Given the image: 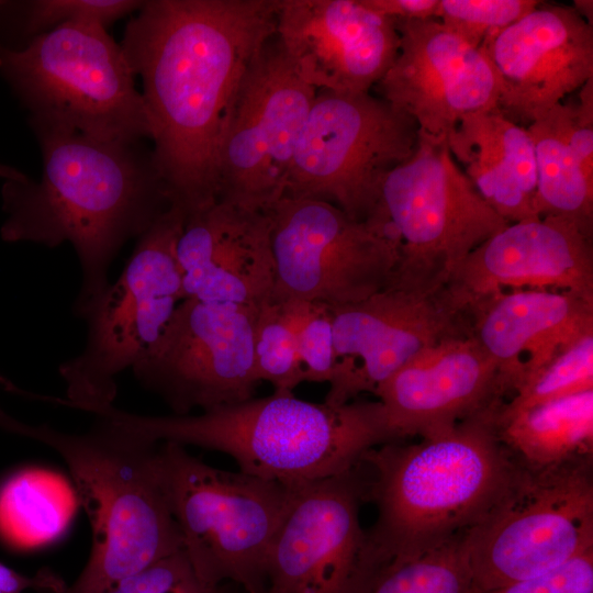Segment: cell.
I'll return each instance as SVG.
<instances>
[{"label": "cell", "mask_w": 593, "mask_h": 593, "mask_svg": "<svg viewBox=\"0 0 593 593\" xmlns=\"http://www.w3.org/2000/svg\"><path fill=\"white\" fill-rule=\"evenodd\" d=\"M278 0H149L122 49L172 205L186 217L217 200L216 157L242 80L275 34Z\"/></svg>", "instance_id": "obj_1"}, {"label": "cell", "mask_w": 593, "mask_h": 593, "mask_svg": "<svg viewBox=\"0 0 593 593\" xmlns=\"http://www.w3.org/2000/svg\"><path fill=\"white\" fill-rule=\"evenodd\" d=\"M30 125L42 150V176L4 181L8 216L0 236L47 247L69 243L81 268L74 313L85 318L108 287L109 267L122 246L142 236L172 203L144 141H105L57 125Z\"/></svg>", "instance_id": "obj_2"}, {"label": "cell", "mask_w": 593, "mask_h": 593, "mask_svg": "<svg viewBox=\"0 0 593 593\" xmlns=\"http://www.w3.org/2000/svg\"><path fill=\"white\" fill-rule=\"evenodd\" d=\"M494 404L450 430L368 450V493L378 516L366 533L362 563L418 555L463 535L507 495L522 465L502 443Z\"/></svg>", "instance_id": "obj_3"}, {"label": "cell", "mask_w": 593, "mask_h": 593, "mask_svg": "<svg viewBox=\"0 0 593 593\" xmlns=\"http://www.w3.org/2000/svg\"><path fill=\"white\" fill-rule=\"evenodd\" d=\"M85 412L152 444L174 441L224 452L239 471L288 485L347 472L368 450L392 441L379 401L332 405L292 392L273 391L195 415H139L114 404Z\"/></svg>", "instance_id": "obj_4"}, {"label": "cell", "mask_w": 593, "mask_h": 593, "mask_svg": "<svg viewBox=\"0 0 593 593\" xmlns=\"http://www.w3.org/2000/svg\"><path fill=\"white\" fill-rule=\"evenodd\" d=\"M0 428L35 439L65 460L91 525V551L67 593H99L125 577L183 549L159 489L152 444L96 418L90 430L69 434L29 425L0 409Z\"/></svg>", "instance_id": "obj_5"}, {"label": "cell", "mask_w": 593, "mask_h": 593, "mask_svg": "<svg viewBox=\"0 0 593 593\" xmlns=\"http://www.w3.org/2000/svg\"><path fill=\"white\" fill-rule=\"evenodd\" d=\"M154 469L201 580L265 593L270 544L296 485L214 468L174 441L157 444Z\"/></svg>", "instance_id": "obj_6"}, {"label": "cell", "mask_w": 593, "mask_h": 593, "mask_svg": "<svg viewBox=\"0 0 593 593\" xmlns=\"http://www.w3.org/2000/svg\"><path fill=\"white\" fill-rule=\"evenodd\" d=\"M0 75L30 111V122L105 141L152 137L135 75L101 25L64 23L22 47L0 43Z\"/></svg>", "instance_id": "obj_7"}, {"label": "cell", "mask_w": 593, "mask_h": 593, "mask_svg": "<svg viewBox=\"0 0 593 593\" xmlns=\"http://www.w3.org/2000/svg\"><path fill=\"white\" fill-rule=\"evenodd\" d=\"M184 212L171 205L138 237L120 277L86 315L83 350L58 368L66 398L16 389L26 398L83 410L113 404L116 377L154 346L184 299L177 244Z\"/></svg>", "instance_id": "obj_8"}, {"label": "cell", "mask_w": 593, "mask_h": 593, "mask_svg": "<svg viewBox=\"0 0 593 593\" xmlns=\"http://www.w3.org/2000/svg\"><path fill=\"white\" fill-rule=\"evenodd\" d=\"M377 215L399 245L389 284L432 293L508 223L480 195L447 143L418 136L414 154L385 178Z\"/></svg>", "instance_id": "obj_9"}, {"label": "cell", "mask_w": 593, "mask_h": 593, "mask_svg": "<svg viewBox=\"0 0 593 593\" xmlns=\"http://www.w3.org/2000/svg\"><path fill=\"white\" fill-rule=\"evenodd\" d=\"M417 142L416 122L381 97L316 90L283 197L325 201L368 221L378 213L387 176Z\"/></svg>", "instance_id": "obj_10"}, {"label": "cell", "mask_w": 593, "mask_h": 593, "mask_svg": "<svg viewBox=\"0 0 593 593\" xmlns=\"http://www.w3.org/2000/svg\"><path fill=\"white\" fill-rule=\"evenodd\" d=\"M462 544L478 592L544 575L593 551L592 459L522 466L507 495Z\"/></svg>", "instance_id": "obj_11"}, {"label": "cell", "mask_w": 593, "mask_h": 593, "mask_svg": "<svg viewBox=\"0 0 593 593\" xmlns=\"http://www.w3.org/2000/svg\"><path fill=\"white\" fill-rule=\"evenodd\" d=\"M272 294L342 307L387 287L399 245L384 222L357 221L321 200L281 198L269 210Z\"/></svg>", "instance_id": "obj_12"}, {"label": "cell", "mask_w": 593, "mask_h": 593, "mask_svg": "<svg viewBox=\"0 0 593 593\" xmlns=\"http://www.w3.org/2000/svg\"><path fill=\"white\" fill-rule=\"evenodd\" d=\"M315 94L273 34L249 65L222 135L216 157L217 200L268 211L283 197Z\"/></svg>", "instance_id": "obj_13"}, {"label": "cell", "mask_w": 593, "mask_h": 593, "mask_svg": "<svg viewBox=\"0 0 593 593\" xmlns=\"http://www.w3.org/2000/svg\"><path fill=\"white\" fill-rule=\"evenodd\" d=\"M258 307L183 299L158 340L133 367L174 415H188L254 398Z\"/></svg>", "instance_id": "obj_14"}, {"label": "cell", "mask_w": 593, "mask_h": 593, "mask_svg": "<svg viewBox=\"0 0 593 593\" xmlns=\"http://www.w3.org/2000/svg\"><path fill=\"white\" fill-rule=\"evenodd\" d=\"M336 355L326 403L343 405L373 393L423 351L471 335V316L447 287L419 293L392 284L358 303L331 307Z\"/></svg>", "instance_id": "obj_15"}, {"label": "cell", "mask_w": 593, "mask_h": 593, "mask_svg": "<svg viewBox=\"0 0 593 593\" xmlns=\"http://www.w3.org/2000/svg\"><path fill=\"white\" fill-rule=\"evenodd\" d=\"M357 467L295 486L270 544L265 593L348 592L367 541L359 510L368 488Z\"/></svg>", "instance_id": "obj_16"}, {"label": "cell", "mask_w": 593, "mask_h": 593, "mask_svg": "<svg viewBox=\"0 0 593 593\" xmlns=\"http://www.w3.org/2000/svg\"><path fill=\"white\" fill-rule=\"evenodd\" d=\"M395 24L399 52L376 86L416 122L419 137L446 142L466 115L497 108L496 77L480 47L437 19Z\"/></svg>", "instance_id": "obj_17"}, {"label": "cell", "mask_w": 593, "mask_h": 593, "mask_svg": "<svg viewBox=\"0 0 593 593\" xmlns=\"http://www.w3.org/2000/svg\"><path fill=\"white\" fill-rule=\"evenodd\" d=\"M480 49L496 77L497 109L525 127L593 78V26L572 5L541 1Z\"/></svg>", "instance_id": "obj_18"}, {"label": "cell", "mask_w": 593, "mask_h": 593, "mask_svg": "<svg viewBox=\"0 0 593 593\" xmlns=\"http://www.w3.org/2000/svg\"><path fill=\"white\" fill-rule=\"evenodd\" d=\"M275 34L315 90L370 92L396 58L395 21L360 0H278Z\"/></svg>", "instance_id": "obj_19"}, {"label": "cell", "mask_w": 593, "mask_h": 593, "mask_svg": "<svg viewBox=\"0 0 593 593\" xmlns=\"http://www.w3.org/2000/svg\"><path fill=\"white\" fill-rule=\"evenodd\" d=\"M446 287L468 311L507 289L567 291L593 301L592 233L563 216L508 223L465 258Z\"/></svg>", "instance_id": "obj_20"}, {"label": "cell", "mask_w": 593, "mask_h": 593, "mask_svg": "<svg viewBox=\"0 0 593 593\" xmlns=\"http://www.w3.org/2000/svg\"><path fill=\"white\" fill-rule=\"evenodd\" d=\"M393 441L428 438L494 404L506 391L494 361L471 336L446 339L417 355L374 392Z\"/></svg>", "instance_id": "obj_21"}, {"label": "cell", "mask_w": 593, "mask_h": 593, "mask_svg": "<svg viewBox=\"0 0 593 593\" xmlns=\"http://www.w3.org/2000/svg\"><path fill=\"white\" fill-rule=\"evenodd\" d=\"M177 258L184 299L258 307L276 280L270 215L216 200L186 217Z\"/></svg>", "instance_id": "obj_22"}, {"label": "cell", "mask_w": 593, "mask_h": 593, "mask_svg": "<svg viewBox=\"0 0 593 593\" xmlns=\"http://www.w3.org/2000/svg\"><path fill=\"white\" fill-rule=\"evenodd\" d=\"M469 312L471 336L494 361L506 394L567 346L593 333V301L567 291H504Z\"/></svg>", "instance_id": "obj_23"}, {"label": "cell", "mask_w": 593, "mask_h": 593, "mask_svg": "<svg viewBox=\"0 0 593 593\" xmlns=\"http://www.w3.org/2000/svg\"><path fill=\"white\" fill-rule=\"evenodd\" d=\"M446 143L480 195L507 223L540 217L534 146L525 126L494 108L462 118Z\"/></svg>", "instance_id": "obj_24"}, {"label": "cell", "mask_w": 593, "mask_h": 593, "mask_svg": "<svg viewBox=\"0 0 593 593\" xmlns=\"http://www.w3.org/2000/svg\"><path fill=\"white\" fill-rule=\"evenodd\" d=\"M496 429L502 443L528 469H551L592 459L593 390L508 416L496 415Z\"/></svg>", "instance_id": "obj_25"}, {"label": "cell", "mask_w": 593, "mask_h": 593, "mask_svg": "<svg viewBox=\"0 0 593 593\" xmlns=\"http://www.w3.org/2000/svg\"><path fill=\"white\" fill-rule=\"evenodd\" d=\"M526 128L535 153L537 214L571 219L592 233L593 182L569 145L566 104H556Z\"/></svg>", "instance_id": "obj_26"}, {"label": "cell", "mask_w": 593, "mask_h": 593, "mask_svg": "<svg viewBox=\"0 0 593 593\" xmlns=\"http://www.w3.org/2000/svg\"><path fill=\"white\" fill-rule=\"evenodd\" d=\"M78 504L61 475L44 469L21 471L0 490V533L19 548L43 546L65 532Z\"/></svg>", "instance_id": "obj_27"}, {"label": "cell", "mask_w": 593, "mask_h": 593, "mask_svg": "<svg viewBox=\"0 0 593 593\" xmlns=\"http://www.w3.org/2000/svg\"><path fill=\"white\" fill-rule=\"evenodd\" d=\"M462 536L418 555L362 563L347 593H479Z\"/></svg>", "instance_id": "obj_28"}, {"label": "cell", "mask_w": 593, "mask_h": 593, "mask_svg": "<svg viewBox=\"0 0 593 593\" xmlns=\"http://www.w3.org/2000/svg\"><path fill=\"white\" fill-rule=\"evenodd\" d=\"M254 354L259 381L270 382L275 391L292 392L304 382L289 299L271 293L258 306Z\"/></svg>", "instance_id": "obj_29"}, {"label": "cell", "mask_w": 593, "mask_h": 593, "mask_svg": "<svg viewBox=\"0 0 593 593\" xmlns=\"http://www.w3.org/2000/svg\"><path fill=\"white\" fill-rule=\"evenodd\" d=\"M593 390V333L573 342L537 370L503 402L499 417Z\"/></svg>", "instance_id": "obj_30"}, {"label": "cell", "mask_w": 593, "mask_h": 593, "mask_svg": "<svg viewBox=\"0 0 593 593\" xmlns=\"http://www.w3.org/2000/svg\"><path fill=\"white\" fill-rule=\"evenodd\" d=\"M143 4L144 1L135 0H34L14 7L19 32L30 40L64 23L98 24L107 29Z\"/></svg>", "instance_id": "obj_31"}, {"label": "cell", "mask_w": 593, "mask_h": 593, "mask_svg": "<svg viewBox=\"0 0 593 593\" xmlns=\"http://www.w3.org/2000/svg\"><path fill=\"white\" fill-rule=\"evenodd\" d=\"M537 0H439L437 20L473 47L534 10Z\"/></svg>", "instance_id": "obj_32"}, {"label": "cell", "mask_w": 593, "mask_h": 593, "mask_svg": "<svg viewBox=\"0 0 593 593\" xmlns=\"http://www.w3.org/2000/svg\"><path fill=\"white\" fill-rule=\"evenodd\" d=\"M289 300L304 382L329 383L336 365L332 309L324 303Z\"/></svg>", "instance_id": "obj_33"}, {"label": "cell", "mask_w": 593, "mask_h": 593, "mask_svg": "<svg viewBox=\"0 0 593 593\" xmlns=\"http://www.w3.org/2000/svg\"><path fill=\"white\" fill-rule=\"evenodd\" d=\"M99 593H219L201 580L183 549L123 578Z\"/></svg>", "instance_id": "obj_34"}, {"label": "cell", "mask_w": 593, "mask_h": 593, "mask_svg": "<svg viewBox=\"0 0 593 593\" xmlns=\"http://www.w3.org/2000/svg\"><path fill=\"white\" fill-rule=\"evenodd\" d=\"M479 593H593V551L544 575Z\"/></svg>", "instance_id": "obj_35"}, {"label": "cell", "mask_w": 593, "mask_h": 593, "mask_svg": "<svg viewBox=\"0 0 593 593\" xmlns=\"http://www.w3.org/2000/svg\"><path fill=\"white\" fill-rule=\"evenodd\" d=\"M67 584L49 569L38 570L33 575L21 574L0 563V593H23L27 590L66 593Z\"/></svg>", "instance_id": "obj_36"}, {"label": "cell", "mask_w": 593, "mask_h": 593, "mask_svg": "<svg viewBox=\"0 0 593 593\" xmlns=\"http://www.w3.org/2000/svg\"><path fill=\"white\" fill-rule=\"evenodd\" d=\"M361 3L395 21L437 19L439 0H360Z\"/></svg>", "instance_id": "obj_37"}, {"label": "cell", "mask_w": 593, "mask_h": 593, "mask_svg": "<svg viewBox=\"0 0 593 593\" xmlns=\"http://www.w3.org/2000/svg\"><path fill=\"white\" fill-rule=\"evenodd\" d=\"M572 8L575 12L593 26V1L592 0H574Z\"/></svg>", "instance_id": "obj_38"}, {"label": "cell", "mask_w": 593, "mask_h": 593, "mask_svg": "<svg viewBox=\"0 0 593 593\" xmlns=\"http://www.w3.org/2000/svg\"><path fill=\"white\" fill-rule=\"evenodd\" d=\"M0 178L14 181H22L27 179V177L22 171L3 164H0Z\"/></svg>", "instance_id": "obj_39"}, {"label": "cell", "mask_w": 593, "mask_h": 593, "mask_svg": "<svg viewBox=\"0 0 593 593\" xmlns=\"http://www.w3.org/2000/svg\"><path fill=\"white\" fill-rule=\"evenodd\" d=\"M2 3H3V1H0V7H1Z\"/></svg>", "instance_id": "obj_40"}, {"label": "cell", "mask_w": 593, "mask_h": 593, "mask_svg": "<svg viewBox=\"0 0 593 593\" xmlns=\"http://www.w3.org/2000/svg\"><path fill=\"white\" fill-rule=\"evenodd\" d=\"M67 593V592H66Z\"/></svg>", "instance_id": "obj_41"}]
</instances>
